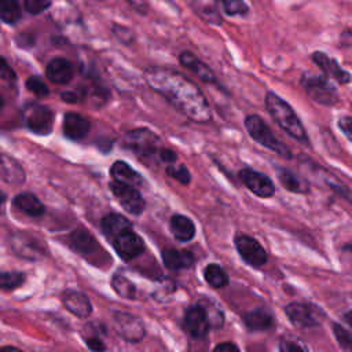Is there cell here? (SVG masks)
<instances>
[{
	"mask_svg": "<svg viewBox=\"0 0 352 352\" xmlns=\"http://www.w3.org/2000/svg\"><path fill=\"white\" fill-rule=\"evenodd\" d=\"M0 78L7 82H15L16 74L11 69V66L7 63V60L0 55Z\"/></svg>",
	"mask_w": 352,
	"mask_h": 352,
	"instance_id": "obj_41",
	"label": "cell"
},
{
	"mask_svg": "<svg viewBox=\"0 0 352 352\" xmlns=\"http://www.w3.org/2000/svg\"><path fill=\"white\" fill-rule=\"evenodd\" d=\"M333 331H334V336H336V340L338 341L340 346L344 349V351H349L351 349V334L346 329H344L341 324L338 323H334L333 324Z\"/></svg>",
	"mask_w": 352,
	"mask_h": 352,
	"instance_id": "obj_39",
	"label": "cell"
},
{
	"mask_svg": "<svg viewBox=\"0 0 352 352\" xmlns=\"http://www.w3.org/2000/svg\"><path fill=\"white\" fill-rule=\"evenodd\" d=\"M109 242L111 243L114 252L125 261L139 257L144 250V242L142 236L133 231V228L117 234L116 236L110 238Z\"/></svg>",
	"mask_w": 352,
	"mask_h": 352,
	"instance_id": "obj_9",
	"label": "cell"
},
{
	"mask_svg": "<svg viewBox=\"0 0 352 352\" xmlns=\"http://www.w3.org/2000/svg\"><path fill=\"white\" fill-rule=\"evenodd\" d=\"M111 33H113V36H114L120 43H122L124 45H129L131 43L135 41V34H133V32H132L131 29H128L126 26L114 23L113 28H111Z\"/></svg>",
	"mask_w": 352,
	"mask_h": 352,
	"instance_id": "obj_38",
	"label": "cell"
},
{
	"mask_svg": "<svg viewBox=\"0 0 352 352\" xmlns=\"http://www.w3.org/2000/svg\"><path fill=\"white\" fill-rule=\"evenodd\" d=\"M114 323L118 334L128 342H138L146 334L142 319L129 312H116Z\"/></svg>",
	"mask_w": 352,
	"mask_h": 352,
	"instance_id": "obj_13",
	"label": "cell"
},
{
	"mask_svg": "<svg viewBox=\"0 0 352 352\" xmlns=\"http://www.w3.org/2000/svg\"><path fill=\"white\" fill-rule=\"evenodd\" d=\"M243 323L252 331H265L274 327L275 319L270 311L256 308L243 315Z\"/></svg>",
	"mask_w": 352,
	"mask_h": 352,
	"instance_id": "obj_24",
	"label": "cell"
},
{
	"mask_svg": "<svg viewBox=\"0 0 352 352\" xmlns=\"http://www.w3.org/2000/svg\"><path fill=\"white\" fill-rule=\"evenodd\" d=\"M122 146L142 161H158L160 138L147 128L132 129L122 138Z\"/></svg>",
	"mask_w": 352,
	"mask_h": 352,
	"instance_id": "obj_3",
	"label": "cell"
},
{
	"mask_svg": "<svg viewBox=\"0 0 352 352\" xmlns=\"http://www.w3.org/2000/svg\"><path fill=\"white\" fill-rule=\"evenodd\" d=\"M4 201H6V195H4L3 191H0V205H1Z\"/></svg>",
	"mask_w": 352,
	"mask_h": 352,
	"instance_id": "obj_49",
	"label": "cell"
},
{
	"mask_svg": "<svg viewBox=\"0 0 352 352\" xmlns=\"http://www.w3.org/2000/svg\"><path fill=\"white\" fill-rule=\"evenodd\" d=\"M165 172L168 176L177 180L183 186H188L191 183V173L184 164H170L165 168Z\"/></svg>",
	"mask_w": 352,
	"mask_h": 352,
	"instance_id": "obj_34",
	"label": "cell"
},
{
	"mask_svg": "<svg viewBox=\"0 0 352 352\" xmlns=\"http://www.w3.org/2000/svg\"><path fill=\"white\" fill-rule=\"evenodd\" d=\"M11 246L18 256L29 260H37L45 254L41 242L26 232H16L12 236Z\"/></svg>",
	"mask_w": 352,
	"mask_h": 352,
	"instance_id": "obj_15",
	"label": "cell"
},
{
	"mask_svg": "<svg viewBox=\"0 0 352 352\" xmlns=\"http://www.w3.org/2000/svg\"><path fill=\"white\" fill-rule=\"evenodd\" d=\"M0 352H22V351L15 346H3L0 348Z\"/></svg>",
	"mask_w": 352,
	"mask_h": 352,
	"instance_id": "obj_48",
	"label": "cell"
},
{
	"mask_svg": "<svg viewBox=\"0 0 352 352\" xmlns=\"http://www.w3.org/2000/svg\"><path fill=\"white\" fill-rule=\"evenodd\" d=\"M26 126L37 135H48L54 128V111L40 103H29L23 109Z\"/></svg>",
	"mask_w": 352,
	"mask_h": 352,
	"instance_id": "obj_7",
	"label": "cell"
},
{
	"mask_svg": "<svg viewBox=\"0 0 352 352\" xmlns=\"http://www.w3.org/2000/svg\"><path fill=\"white\" fill-rule=\"evenodd\" d=\"M25 282V274L16 271H1L0 272V289L14 290Z\"/></svg>",
	"mask_w": 352,
	"mask_h": 352,
	"instance_id": "obj_33",
	"label": "cell"
},
{
	"mask_svg": "<svg viewBox=\"0 0 352 352\" xmlns=\"http://www.w3.org/2000/svg\"><path fill=\"white\" fill-rule=\"evenodd\" d=\"M84 341H85L87 346L91 351H94V352H103V351H106V344L99 337H95V336L84 337Z\"/></svg>",
	"mask_w": 352,
	"mask_h": 352,
	"instance_id": "obj_44",
	"label": "cell"
},
{
	"mask_svg": "<svg viewBox=\"0 0 352 352\" xmlns=\"http://www.w3.org/2000/svg\"><path fill=\"white\" fill-rule=\"evenodd\" d=\"M204 278L205 280L214 289H221L226 287L230 282V278L226 272V270L223 267H220L219 264H208L204 270Z\"/></svg>",
	"mask_w": 352,
	"mask_h": 352,
	"instance_id": "obj_30",
	"label": "cell"
},
{
	"mask_svg": "<svg viewBox=\"0 0 352 352\" xmlns=\"http://www.w3.org/2000/svg\"><path fill=\"white\" fill-rule=\"evenodd\" d=\"M14 205L28 216L38 217L45 212L43 202L32 192H21L14 198Z\"/></svg>",
	"mask_w": 352,
	"mask_h": 352,
	"instance_id": "obj_28",
	"label": "cell"
},
{
	"mask_svg": "<svg viewBox=\"0 0 352 352\" xmlns=\"http://www.w3.org/2000/svg\"><path fill=\"white\" fill-rule=\"evenodd\" d=\"M1 154H3V153H1V151H0V155H1Z\"/></svg>",
	"mask_w": 352,
	"mask_h": 352,
	"instance_id": "obj_51",
	"label": "cell"
},
{
	"mask_svg": "<svg viewBox=\"0 0 352 352\" xmlns=\"http://www.w3.org/2000/svg\"><path fill=\"white\" fill-rule=\"evenodd\" d=\"M111 286L120 297L128 298V300L136 298V286L125 275L120 272L114 274L111 278Z\"/></svg>",
	"mask_w": 352,
	"mask_h": 352,
	"instance_id": "obj_31",
	"label": "cell"
},
{
	"mask_svg": "<svg viewBox=\"0 0 352 352\" xmlns=\"http://www.w3.org/2000/svg\"><path fill=\"white\" fill-rule=\"evenodd\" d=\"M212 352H239V349L232 342H221V344L216 345Z\"/></svg>",
	"mask_w": 352,
	"mask_h": 352,
	"instance_id": "obj_46",
	"label": "cell"
},
{
	"mask_svg": "<svg viewBox=\"0 0 352 352\" xmlns=\"http://www.w3.org/2000/svg\"><path fill=\"white\" fill-rule=\"evenodd\" d=\"M66 243L80 256H82L84 258H94L98 257L99 252L104 253V250L102 249V246L99 245V242L96 241V238L88 232L84 228H78L72 231L67 238H66Z\"/></svg>",
	"mask_w": 352,
	"mask_h": 352,
	"instance_id": "obj_12",
	"label": "cell"
},
{
	"mask_svg": "<svg viewBox=\"0 0 352 352\" xmlns=\"http://www.w3.org/2000/svg\"><path fill=\"white\" fill-rule=\"evenodd\" d=\"M245 128H246L249 136L253 140H256L258 144L264 146L265 148L274 151L275 154H278L286 160H290L293 157L290 148L272 133V129L268 126V124L260 116H257V114L246 116Z\"/></svg>",
	"mask_w": 352,
	"mask_h": 352,
	"instance_id": "obj_4",
	"label": "cell"
},
{
	"mask_svg": "<svg viewBox=\"0 0 352 352\" xmlns=\"http://www.w3.org/2000/svg\"><path fill=\"white\" fill-rule=\"evenodd\" d=\"M100 228L103 235L106 236V239L109 241L110 238L116 236L117 234L133 228L132 223L122 214L118 213H107L106 216L102 217L100 220Z\"/></svg>",
	"mask_w": 352,
	"mask_h": 352,
	"instance_id": "obj_25",
	"label": "cell"
},
{
	"mask_svg": "<svg viewBox=\"0 0 352 352\" xmlns=\"http://www.w3.org/2000/svg\"><path fill=\"white\" fill-rule=\"evenodd\" d=\"M0 177L8 183L19 184L25 180V173L22 166L10 155H0Z\"/></svg>",
	"mask_w": 352,
	"mask_h": 352,
	"instance_id": "obj_27",
	"label": "cell"
},
{
	"mask_svg": "<svg viewBox=\"0 0 352 352\" xmlns=\"http://www.w3.org/2000/svg\"><path fill=\"white\" fill-rule=\"evenodd\" d=\"M184 330L194 338H202L208 334L210 329V323L208 315L201 304L191 305L186 309L183 318Z\"/></svg>",
	"mask_w": 352,
	"mask_h": 352,
	"instance_id": "obj_14",
	"label": "cell"
},
{
	"mask_svg": "<svg viewBox=\"0 0 352 352\" xmlns=\"http://www.w3.org/2000/svg\"><path fill=\"white\" fill-rule=\"evenodd\" d=\"M169 228L173 238L179 242H190L195 236V224L194 221L184 214H173L169 221Z\"/></svg>",
	"mask_w": 352,
	"mask_h": 352,
	"instance_id": "obj_22",
	"label": "cell"
},
{
	"mask_svg": "<svg viewBox=\"0 0 352 352\" xmlns=\"http://www.w3.org/2000/svg\"><path fill=\"white\" fill-rule=\"evenodd\" d=\"M110 175L114 182L131 186L138 190L146 186L144 177L138 170H135L131 165H128L125 161H121V160L113 162L110 168Z\"/></svg>",
	"mask_w": 352,
	"mask_h": 352,
	"instance_id": "obj_17",
	"label": "cell"
},
{
	"mask_svg": "<svg viewBox=\"0 0 352 352\" xmlns=\"http://www.w3.org/2000/svg\"><path fill=\"white\" fill-rule=\"evenodd\" d=\"M300 84L305 94L319 104L334 106L338 102V92L326 77L314 73H304Z\"/></svg>",
	"mask_w": 352,
	"mask_h": 352,
	"instance_id": "obj_5",
	"label": "cell"
},
{
	"mask_svg": "<svg viewBox=\"0 0 352 352\" xmlns=\"http://www.w3.org/2000/svg\"><path fill=\"white\" fill-rule=\"evenodd\" d=\"M351 117H348V116H345V117H342L340 121H338V126H340V129H341V132L346 136V139L349 140L351 139Z\"/></svg>",
	"mask_w": 352,
	"mask_h": 352,
	"instance_id": "obj_45",
	"label": "cell"
},
{
	"mask_svg": "<svg viewBox=\"0 0 352 352\" xmlns=\"http://www.w3.org/2000/svg\"><path fill=\"white\" fill-rule=\"evenodd\" d=\"M62 302L69 312L78 318H88L92 314V304L81 292L65 290L62 293Z\"/></svg>",
	"mask_w": 352,
	"mask_h": 352,
	"instance_id": "obj_19",
	"label": "cell"
},
{
	"mask_svg": "<svg viewBox=\"0 0 352 352\" xmlns=\"http://www.w3.org/2000/svg\"><path fill=\"white\" fill-rule=\"evenodd\" d=\"M278 179L280 184L290 192L305 194L309 191V183L302 176L289 168L278 169Z\"/></svg>",
	"mask_w": 352,
	"mask_h": 352,
	"instance_id": "obj_26",
	"label": "cell"
},
{
	"mask_svg": "<svg viewBox=\"0 0 352 352\" xmlns=\"http://www.w3.org/2000/svg\"><path fill=\"white\" fill-rule=\"evenodd\" d=\"M62 99H63L65 102H69V103H74V102L78 100V99H77V95H76V94H72V92H63V94H62Z\"/></svg>",
	"mask_w": 352,
	"mask_h": 352,
	"instance_id": "obj_47",
	"label": "cell"
},
{
	"mask_svg": "<svg viewBox=\"0 0 352 352\" xmlns=\"http://www.w3.org/2000/svg\"><path fill=\"white\" fill-rule=\"evenodd\" d=\"M3 104H4V98H3V95L0 94V110H1V107H3Z\"/></svg>",
	"mask_w": 352,
	"mask_h": 352,
	"instance_id": "obj_50",
	"label": "cell"
},
{
	"mask_svg": "<svg viewBox=\"0 0 352 352\" xmlns=\"http://www.w3.org/2000/svg\"><path fill=\"white\" fill-rule=\"evenodd\" d=\"M109 188L118 201V204L131 214H140L144 208H146V201L142 197L140 191L138 188H133L131 186L117 183V182H110Z\"/></svg>",
	"mask_w": 352,
	"mask_h": 352,
	"instance_id": "obj_10",
	"label": "cell"
},
{
	"mask_svg": "<svg viewBox=\"0 0 352 352\" xmlns=\"http://www.w3.org/2000/svg\"><path fill=\"white\" fill-rule=\"evenodd\" d=\"M279 352H308V349L301 341L282 340L279 342Z\"/></svg>",
	"mask_w": 352,
	"mask_h": 352,
	"instance_id": "obj_40",
	"label": "cell"
},
{
	"mask_svg": "<svg viewBox=\"0 0 352 352\" xmlns=\"http://www.w3.org/2000/svg\"><path fill=\"white\" fill-rule=\"evenodd\" d=\"M146 82L165 98L176 110L195 122L212 118L210 107L201 88L184 74L162 66H150L143 72Z\"/></svg>",
	"mask_w": 352,
	"mask_h": 352,
	"instance_id": "obj_1",
	"label": "cell"
},
{
	"mask_svg": "<svg viewBox=\"0 0 352 352\" xmlns=\"http://www.w3.org/2000/svg\"><path fill=\"white\" fill-rule=\"evenodd\" d=\"M312 60L319 66V69L329 77L336 80L338 84H348L351 81V74L349 72L344 70L338 62L329 56L327 54L322 52V51H315L312 54Z\"/></svg>",
	"mask_w": 352,
	"mask_h": 352,
	"instance_id": "obj_16",
	"label": "cell"
},
{
	"mask_svg": "<svg viewBox=\"0 0 352 352\" xmlns=\"http://www.w3.org/2000/svg\"><path fill=\"white\" fill-rule=\"evenodd\" d=\"M194 254L188 250L180 249H165L162 252V263L170 271H180L190 268L194 264Z\"/></svg>",
	"mask_w": 352,
	"mask_h": 352,
	"instance_id": "obj_23",
	"label": "cell"
},
{
	"mask_svg": "<svg viewBox=\"0 0 352 352\" xmlns=\"http://www.w3.org/2000/svg\"><path fill=\"white\" fill-rule=\"evenodd\" d=\"M238 177L250 192L260 198H270L275 194L274 182L267 175L258 170L243 168L238 172Z\"/></svg>",
	"mask_w": 352,
	"mask_h": 352,
	"instance_id": "obj_11",
	"label": "cell"
},
{
	"mask_svg": "<svg viewBox=\"0 0 352 352\" xmlns=\"http://www.w3.org/2000/svg\"><path fill=\"white\" fill-rule=\"evenodd\" d=\"M217 4L221 6L224 14H227L230 16H242L249 12L248 4L241 0H223Z\"/></svg>",
	"mask_w": 352,
	"mask_h": 352,
	"instance_id": "obj_35",
	"label": "cell"
},
{
	"mask_svg": "<svg viewBox=\"0 0 352 352\" xmlns=\"http://www.w3.org/2000/svg\"><path fill=\"white\" fill-rule=\"evenodd\" d=\"M47 77L55 84H67L74 76V66L65 58H54L45 69Z\"/></svg>",
	"mask_w": 352,
	"mask_h": 352,
	"instance_id": "obj_21",
	"label": "cell"
},
{
	"mask_svg": "<svg viewBox=\"0 0 352 352\" xmlns=\"http://www.w3.org/2000/svg\"><path fill=\"white\" fill-rule=\"evenodd\" d=\"M22 11L16 1L3 0L0 1V18L7 23H15L21 19Z\"/></svg>",
	"mask_w": 352,
	"mask_h": 352,
	"instance_id": "obj_32",
	"label": "cell"
},
{
	"mask_svg": "<svg viewBox=\"0 0 352 352\" xmlns=\"http://www.w3.org/2000/svg\"><path fill=\"white\" fill-rule=\"evenodd\" d=\"M235 248L241 258L253 268H261L268 261V254L261 243L246 234H236L234 238Z\"/></svg>",
	"mask_w": 352,
	"mask_h": 352,
	"instance_id": "obj_8",
	"label": "cell"
},
{
	"mask_svg": "<svg viewBox=\"0 0 352 352\" xmlns=\"http://www.w3.org/2000/svg\"><path fill=\"white\" fill-rule=\"evenodd\" d=\"M289 320L297 327L319 326L324 319V312L311 302H290L285 308Z\"/></svg>",
	"mask_w": 352,
	"mask_h": 352,
	"instance_id": "obj_6",
	"label": "cell"
},
{
	"mask_svg": "<svg viewBox=\"0 0 352 352\" xmlns=\"http://www.w3.org/2000/svg\"><path fill=\"white\" fill-rule=\"evenodd\" d=\"M26 87H28V89L32 94H34L38 98H44V96H47L50 94V89H48L47 84L41 78H38L37 76L29 77L26 80Z\"/></svg>",
	"mask_w": 352,
	"mask_h": 352,
	"instance_id": "obj_37",
	"label": "cell"
},
{
	"mask_svg": "<svg viewBox=\"0 0 352 352\" xmlns=\"http://www.w3.org/2000/svg\"><path fill=\"white\" fill-rule=\"evenodd\" d=\"M63 135L70 140H81L84 139L89 129L91 121L78 113H66L63 117Z\"/></svg>",
	"mask_w": 352,
	"mask_h": 352,
	"instance_id": "obj_18",
	"label": "cell"
},
{
	"mask_svg": "<svg viewBox=\"0 0 352 352\" xmlns=\"http://www.w3.org/2000/svg\"><path fill=\"white\" fill-rule=\"evenodd\" d=\"M179 60L180 63L187 69L190 70L192 74H195L201 81L204 82H216L217 78L213 73V70L206 65L204 63L201 59H198L192 52L190 51H183L180 55H179Z\"/></svg>",
	"mask_w": 352,
	"mask_h": 352,
	"instance_id": "obj_20",
	"label": "cell"
},
{
	"mask_svg": "<svg viewBox=\"0 0 352 352\" xmlns=\"http://www.w3.org/2000/svg\"><path fill=\"white\" fill-rule=\"evenodd\" d=\"M201 305L204 307L206 315H208V319H209V323H210V327L212 326H221L223 324V312L221 309L213 302V301H206V302H201Z\"/></svg>",
	"mask_w": 352,
	"mask_h": 352,
	"instance_id": "obj_36",
	"label": "cell"
},
{
	"mask_svg": "<svg viewBox=\"0 0 352 352\" xmlns=\"http://www.w3.org/2000/svg\"><path fill=\"white\" fill-rule=\"evenodd\" d=\"M191 7L194 8V11L204 18L206 22L209 23H214V25H221L223 23V18L220 15L219 11V4L217 3H212V1H195L191 3Z\"/></svg>",
	"mask_w": 352,
	"mask_h": 352,
	"instance_id": "obj_29",
	"label": "cell"
},
{
	"mask_svg": "<svg viewBox=\"0 0 352 352\" xmlns=\"http://www.w3.org/2000/svg\"><path fill=\"white\" fill-rule=\"evenodd\" d=\"M50 6H51V3L50 1H44V0H26L25 1L26 11L30 12V14H34V15L43 12Z\"/></svg>",
	"mask_w": 352,
	"mask_h": 352,
	"instance_id": "obj_42",
	"label": "cell"
},
{
	"mask_svg": "<svg viewBox=\"0 0 352 352\" xmlns=\"http://www.w3.org/2000/svg\"><path fill=\"white\" fill-rule=\"evenodd\" d=\"M158 161L168 166V165L175 164L177 161V154L173 150L168 148V147H161L160 151H158Z\"/></svg>",
	"mask_w": 352,
	"mask_h": 352,
	"instance_id": "obj_43",
	"label": "cell"
},
{
	"mask_svg": "<svg viewBox=\"0 0 352 352\" xmlns=\"http://www.w3.org/2000/svg\"><path fill=\"white\" fill-rule=\"evenodd\" d=\"M264 100H265L267 111L270 113L272 120L278 124V126L294 140L308 146L309 144L308 135L305 132V128L301 120L294 113L293 107L285 99H282L279 95L271 91L267 92Z\"/></svg>",
	"mask_w": 352,
	"mask_h": 352,
	"instance_id": "obj_2",
	"label": "cell"
}]
</instances>
